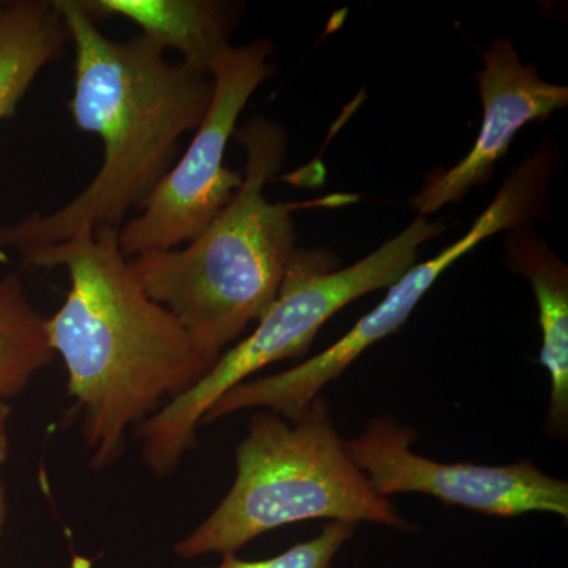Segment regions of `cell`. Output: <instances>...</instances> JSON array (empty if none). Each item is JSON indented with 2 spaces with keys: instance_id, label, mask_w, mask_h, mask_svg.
Here are the masks:
<instances>
[{
  "instance_id": "6",
  "label": "cell",
  "mask_w": 568,
  "mask_h": 568,
  "mask_svg": "<svg viewBox=\"0 0 568 568\" xmlns=\"http://www.w3.org/2000/svg\"><path fill=\"white\" fill-rule=\"evenodd\" d=\"M558 162V145L549 140L541 142L536 152L523 156L497 190L495 200L462 239L432 260L407 268L388 286L386 298L362 316L343 338L286 372L257 377L234 387L209 409L203 425L245 409L268 410L284 420H297L324 388L342 377L368 347L394 335L405 325L418 302L459 257L493 235L507 233L511 227L530 224L537 219L547 204Z\"/></svg>"
},
{
  "instance_id": "10",
  "label": "cell",
  "mask_w": 568,
  "mask_h": 568,
  "mask_svg": "<svg viewBox=\"0 0 568 568\" xmlns=\"http://www.w3.org/2000/svg\"><path fill=\"white\" fill-rule=\"evenodd\" d=\"M506 264L525 276L536 295L541 332L540 364L549 377L548 432L568 435V268L530 224L507 231Z\"/></svg>"
},
{
  "instance_id": "14",
  "label": "cell",
  "mask_w": 568,
  "mask_h": 568,
  "mask_svg": "<svg viewBox=\"0 0 568 568\" xmlns=\"http://www.w3.org/2000/svg\"><path fill=\"white\" fill-rule=\"evenodd\" d=\"M355 529L357 526L351 523H328L316 537L294 545L274 558L246 560L231 555L223 556L216 566L204 568H331Z\"/></svg>"
},
{
  "instance_id": "9",
  "label": "cell",
  "mask_w": 568,
  "mask_h": 568,
  "mask_svg": "<svg viewBox=\"0 0 568 568\" xmlns=\"http://www.w3.org/2000/svg\"><path fill=\"white\" fill-rule=\"evenodd\" d=\"M476 78L484 103L480 132L465 159L450 170L433 171L420 192L410 197V207L426 219L448 204L462 203L470 190L491 181L515 136L568 104L566 85L545 81L534 63L525 65L507 39L489 44Z\"/></svg>"
},
{
  "instance_id": "15",
  "label": "cell",
  "mask_w": 568,
  "mask_h": 568,
  "mask_svg": "<svg viewBox=\"0 0 568 568\" xmlns=\"http://www.w3.org/2000/svg\"><path fill=\"white\" fill-rule=\"evenodd\" d=\"M9 420V403L0 402V466H3L10 455Z\"/></svg>"
},
{
  "instance_id": "4",
  "label": "cell",
  "mask_w": 568,
  "mask_h": 568,
  "mask_svg": "<svg viewBox=\"0 0 568 568\" xmlns=\"http://www.w3.org/2000/svg\"><path fill=\"white\" fill-rule=\"evenodd\" d=\"M310 519L413 529L355 466L323 395L295 422L253 414L235 450L233 487L174 552L182 559L237 555L265 532Z\"/></svg>"
},
{
  "instance_id": "3",
  "label": "cell",
  "mask_w": 568,
  "mask_h": 568,
  "mask_svg": "<svg viewBox=\"0 0 568 568\" xmlns=\"http://www.w3.org/2000/svg\"><path fill=\"white\" fill-rule=\"evenodd\" d=\"M234 136L246 160L231 203L189 244L129 260L145 294L175 317L211 368L274 304L297 252L294 213L358 201L357 194H328L271 203L264 190L282 170L286 130L256 115Z\"/></svg>"
},
{
  "instance_id": "16",
  "label": "cell",
  "mask_w": 568,
  "mask_h": 568,
  "mask_svg": "<svg viewBox=\"0 0 568 568\" xmlns=\"http://www.w3.org/2000/svg\"><path fill=\"white\" fill-rule=\"evenodd\" d=\"M7 518H9V493H7L6 480L0 473V537L6 530Z\"/></svg>"
},
{
  "instance_id": "17",
  "label": "cell",
  "mask_w": 568,
  "mask_h": 568,
  "mask_svg": "<svg viewBox=\"0 0 568 568\" xmlns=\"http://www.w3.org/2000/svg\"><path fill=\"white\" fill-rule=\"evenodd\" d=\"M2 7H3V2H0V10H2Z\"/></svg>"
},
{
  "instance_id": "2",
  "label": "cell",
  "mask_w": 568,
  "mask_h": 568,
  "mask_svg": "<svg viewBox=\"0 0 568 568\" xmlns=\"http://www.w3.org/2000/svg\"><path fill=\"white\" fill-rule=\"evenodd\" d=\"M74 44V125L102 140L103 162L69 204L0 223V250L22 254L61 244L82 230H121L173 168L183 134L196 130L213 93L211 74L164 59L138 36L108 39L80 0H54Z\"/></svg>"
},
{
  "instance_id": "7",
  "label": "cell",
  "mask_w": 568,
  "mask_h": 568,
  "mask_svg": "<svg viewBox=\"0 0 568 568\" xmlns=\"http://www.w3.org/2000/svg\"><path fill=\"white\" fill-rule=\"evenodd\" d=\"M275 43L257 39L227 47L212 67L213 93L203 121L181 159L122 224L119 246L125 257L173 250L204 233L242 185V171L224 166L227 144L253 93L275 73Z\"/></svg>"
},
{
  "instance_id": "11",
  "label": "cell",
  "mask_w": 568,
  "mask_h": 568,
  "mask_svg": "<svg viewBox=\"0 0 568 568\" xmlns=\"http://www.w3.org/2000/svg\"><path fill=\"white\" fill-rule=\"evenodd\" d=\"M93 20L125 18L160 50L181 52L183 65L211 74L216 58L230 47L242 3L222 0H80ZM212 77V74H211Z\"/></svg>"
},
{
  "instance_id": "8",
  "label": "cell",
  "mask_w": 568,
  "mask_h": 568,
  "mask_svg": "<svg viewBox=\"0 0 568 568\" xmlns=\"http://www.w3.org/2000/svg\"><path fill=\"white\" fill-rule=\"evenodd\" d=\"M416 429L390 416L373 418L345 440L347 454L381 497L418 493L488 517L551 514L568 518L567 481L530 459L506 466L443 463L414 452Z\"/></svg>"
},
{
  "instance_id": "13",
  "label": "cell",
  "mask_w": 568,
  "mask_h": 568,
  "mask_svg": "<svg viewBox=\"0 0 568 568\" xmlns=\"http://www.w3.org/2000/svg\"><path fill=\"white\" fill-rule=\"evenodd\" d=\"M47 317L26 295L20 275L0 278V402L17 398L54 361Z\"/></svg>"
},
{
  "instance_id": "5",
  "label": "cell",
  "mask_w": 568,
  "mask_h": 568,
  "mask_svg": "<svg viewBox=\"0 0 568 568\" xmlns=\"http://www.w3.org/2000/svg\"><path fill=\"white\" fill-rule=\"evenodd\" d=\"M447 227L444 220L433 223L418 215L405 231L345 268L325 250L297 248L274 304L252 334L230 347L196 384L138 426L142 463L153 476H171L196 446L197 428L223 395L276 362L304 357L332 316L362 295L392 286L416 264L418 248Z\"/></svg>"
},
{
  "instance_id": "1",
  "label": "cell",
  "mask_w": 568,
  "mask_h": 568,
  "mask_svg": "<svg viewBox=\"0 0 568 568\" xmlns=\"http://www.w3.org/2000/svg\"><path fill=\"white\" fill-rule=\"evenodd\" d=\"M118 233L82 230L61 244L20 254L26 267L69 274V294L47 328L65 365L67 390L95 469L118 462L129 429L211 368L175 317L142 290Z\"/></svg>"
},
{
  "instance_id": "12",
  "label": "cell",
  "mask_w": 568,
  "mask_h": 568,
  "mask_svg": "<svg viewBox=\"0 0 568 568\" xmlns=\"http://www.w3.org/2000/svg\"><path fill=\"white\" fill-rule=\"evenodd\" d=\"M67 36L54 2H3L0 10V121L13 118L43 67L61 54Z\"/></svg>"
}]
</instances>
